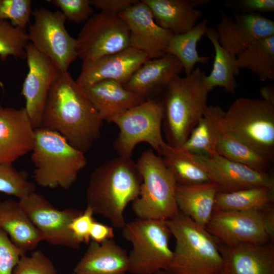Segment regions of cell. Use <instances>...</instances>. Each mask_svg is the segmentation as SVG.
<instances>
[{"label": "cell", "mask_w": 274, "mask_h": 274, "mask_svg": "<svg viewBox=\"0 0 274 274\" xmlns=\"http://www.w3.org/2000/svg\"><path fill=\"white\" fill-rule=\"evenodd\" d=\"M104 121L82 88L58 71L48 92L40 127L56 132L85 153L100 138Z\"/></svg>", "instance_id": "obj_1"}, {"label": "cell", "mask_w": 274, "mask_h": 274, "mask_svg": "<svg viewBox=\"0 0 274 274\" xmlns=\"http://www.w3.org/2000/svg\"><path fill=\"white\" fill-rule=\"evenodd\" d=\"M142 178L131 157L118 156L98 166L90 175L86 196L94 214L108 219L112 227L123 228L124 212L139 196Z\"/></svg>", "instance_id": "obj_2"}, {"label": "cell", "mask_w": 274, "mask_h": 274, "mask_svg": "<svg viewBox=\"0 0 274 274\" xmlns=\"http://www.w3.org/2000/svg\"><path fill=\"white\" fill-rule=\"evenodd\" d=\"M206 76L196 67L188 76H176L166 87L162 126L168 145L183 146L202 116L210 92Z\"/></svg>", "instance_id": "obj_3"}, {"label": "cell", "mask_w": 274, "mask_h": 274, "mask_svg": "<svg viewBox=\"0 0 274 274\" xmlns=\"http://www.w3.org/2000/svg\"><path fill=\"white\" fill-rule=\"evenodd\" d=\"M32 177L40 186L68 189L87 164L85 153L71 145L58 133L35 128L31 151Z\"/></svg>", "instance_id": "obj_4"}, {"label": "cell", "mask_w": 274, "mask_h": 274, "mask_svg": "<svg viewBox=\"0 0 274 274\" xmlns=\"http://www.w3.org/2000/svg\"><path fill=\"white\" fill-rule=\"evenodd\" d=\"M166 223L176 239L167 270L176 274H221L223 260L218 243L206 228L180 212Z\"/></svg>", "instance_id": "obj_5"}, {"label": "cell", "mask_w": 274, "mask_h": 274, "mask_svg": "<svg viewBox=\"0 0 274 274\" xmlns=\"http://www.w3.org/2000/svg\"><path fill=\"white\" fill-rule=\"evenodd\" d=\"M136 163L142 178L139 197L132 202L138 218L167 220L179 211L176 180L152 149L143 152Z\"/></svg>", "instance_id": "obj_6"}, {"label": "cell", "mask_w": 274, "mask_h": 274, "mask_svg": "<svg viewBox=\"0 0 274 274\" xmlns=\"http://www.w3.org/2000/svg\"><path fill=\"white\" fill-rule=\"evenodd\" d=\"M224 130L270 161L274 158V103L240 97L225 112Z\"/></svg>", "instance_id": "obj_7"}, {"label": "cell", "mask_w": 274, "mask_h": 274, "mask_svg": "<svg viewBox=\"0 0 274 274\" xmlns=\"http://www.w3.org/2000/svg\"><path fill=\"white\" fill-rule=\"evenodd\" d=\"M122 229L123 236L132 245L128 272L154 274L168 268L173 251L169 246L172 234L166 220L138 218L126 223Z\"/></svg>", "instance_id": "obj_8"}, {"label": "cell", "mask_w": 274, "mask_h": 274, "mask_svg": "<svg viewBox=\"0 0 274 274\" xmlns=\"http://www.w3.org/2000/svg\"><path fill=\"white\" fill-rule=\"evenodd\" d=\"M206 228L218 243L226 246L273 243V204L262 211L214 210Z\"/></svg>", "instance_id": "obj_9"}, {"label": "cell", "mask_w": 274, "mask_h": 274, "mask_svg": "<svg viewBox=\"0 0 274 274\" xmlns=\"http://www.w3.org/2000/svg\"><path fill=\"white\" fill-rule=\"evenodd\" d=\"M163 109L161 102L146 100L112 117L119 132L113 143L118 156L131 157L136 145L146 143L158 153L165 142L162 134Z\"/></svg>", "instance_id": "obj_10"}, {"label": "cell", "mask_w": 274, "mask_h": 274, "mask_svg": "<svg viewBox=\"0 0 274 274\" xmlns=\"http://www.w3.org/2000/svg\"><path fill=\"white\" fill-rule=\"evenodd\" d=\"M32 14L34 21L27 31L29 43L50 59L60 72H68L78 54L76 39L66 30L65 16L59 10L52 12L42 7Z\"/></svg>", "instance_id": "obj_11"}, {"label": "cell", "mask_w": 274, "mask_h": 274, "mask_svg": "<svg viewBox=\"0 0 274 274\" xmlns=\"http://www.w3.org/2000/svg\"><path fill=\"white\" fill-rule=\"evenodd\" d=\"M76 41L78 57L91 61L129 47V30L119 15L100 12L85 22Z\"/></svg>", "instance_id": "obj_12"}, {"label": "cell", "mask_w": 274, "mask_h": 274, "mask_svg": "<svg viewBox=\"0 0 274 274\" xmlns=\"http://www.w3.org/2000/svg\"><path fill=\"white\" fill-rule=\"evenodd\" d=\"M19 201L43 241L71 249L80 248L81 244L74 237L69 226L82 211L73 208L58 210L35 191Z\"/></svg>", "instance_id": "obj_13"}, {"label": "cell", "mask_w": 274, "mask_h": 274, "mask_svg": "<svg viewBox=\"0 0 274 274\" xmlns=\"http://www.w3.org/2000/svg\"><path fill=\"white\" fill-rule=\"evenodd\" d=\"M221 13L216 26L218 41L227 51L237 56L256 42L274 35V22L260 13Z\"/></svg>", "instance_id": "obj_14"}, {"label": "cell", "mask_w": 274, "mask_h": 274, "mask_svg": "<svg viewBox=\"0 0 274 274\" xmlns=\"http://www.w3.org/2000/svg\"><path fill=\"white\" fill-rule=\"evenodd\" d=\"M28 71L22 85L21 93L24 107L35 128H39L46 100L59 71L48 57L29 43L26 47Z\"/></svg>", "instance_id": "obj_15"}, {"label": "cell", "mask_w": 274, "mask_h": 274, "mask_svg": "<svg viewBox=\"0 0 274 274\" xmlns=\"http://www.w3.org/2000/svg\"><path fill=\"white\" fill-rule=\"evenodd\" d=\"M196 155L218 192H231L258 187L274 189V178L268 172L254 170L217 154Z\"/></svg>", "instance_id": "obj_16"}, {"label": "cell", "mask_w": 274, "mask_h": 274, "mask_svg": "<svg viewBox=\"0 0 274 274\" xmlns=\"http://www.w3.org/2000/svg\"><path fill=\"white\" fill-rule=\"evenodd\" d=\"M119 16L128 29L129 47L143 52L149 59L159 58L166 54L174 35L155 22L150 9L142 1Z\"/></svg>", "instance_id": "obj_17"}, {"label": "cell", "mask_w": 274, "mask_h": 274, "mask_svg": "<svg viewBox=\"0 0 274 274\" xmlns=\"http://www.w3.org/2000/svg\"><path fill=\"white\" fill-rule=\"evenodd\" d=\"M148 59L143 52L128 47L119 52L83 62L76 81L82 88L104 80H114L123 85Z\"/></svg>", "instance_id": "obj_18"}, {"label": "cell", "mask_w": 274, "mask_h": 274, "mask_svg": "<svg viewBox=\"0 0 274 274\" xmlns=\"http://www.w3.org/2000/svg\"><path fill=\"white\" fill-rule=\"evenodd\" d=\"M35 128L25 108L0 105V163L11 164L31 152Z\"/></svg>", "instance_id": "obj_19"}, {"label": "cell", "mask_w": 274, "mask_h": 274, "mask_svg": "<svg viewBox=\"0 0 274 274\" xmlns=\"http://www.w3.org/2000/svg\"><path fill=\"white\" fill-rule=\"evenodd\" d=\"M218 243L223 260L221 274H274V244Z\"/></svg>", "instance_id": "obj_20"}, {"label": "cell", "mask_w": 274, "mask_h": 274, "mask_svg": "<svg viewBox=\"0 0 274 274\" xmlns=\"http://www.w3.org/2000/svg\"><path fill=\"white\" fill-rule=\"evenodd\" d=\"M150 9L155 22L174 35L192 29L202 17L196 8L207 5L210 0H142Z\"/></svg>", "instance_id": "obj_21"}, {"label": "cell", "mask_w": 274, "mask_h": 274, "mask_svg": "<svg viewBox=\"0 0 274 274\" xmlns=\"http://www.w3.org/2000/svg\"><path fill=\"white\" fill-rule=\"evenodd\" d=\"M82 89L104 121L109 122L147 100L114 80L102 81Z\"/></svg>", "instance_id": "obj_22"}, {"label": "cell", "mask_w": 274, "mask_h": 274, "mask_svg": "<svg viewBox=\"0 0 274 274\" xmlns=\"http://www.w3.org/2000/svg\"><path fill=\"white\" fill-rule=\"evenodd\" d=\"M183 70L174 56L165 54L142 64L123 85L125 88L145 98L155 90L167 86Z\"/></svg>", "instance_id": "obj_23"}, {"label": "cell", "mask_w": 274, "mask_h": 274, "mask_svg": "<svg viewBox=\"0 0 274 274\" xmlns=\"http://www.w3.org/2000/svg\"><path fill=\"white\" fill-rule=\"evenodd\" d=\"M128 254L113 239L101 244L92 241L77 264L76 274H126Z\"/></svg>", "instance_id": "obj_24"}, {"label": "cell", "mask_w": 274, "mask_h": 274, "mask_svg": "<svg viewBox=\"0 0 274 274\" xmlns=\"http://www.w3.org/2000/svg\"><path fill=\"white\" fill-rule=\"evenodd\" d=\"M0 228L24 254L34 250L43 241L19 201L0 200Z\"/></svg>", "instance_id": "obj_25"}, {"label": "cell", "mask_w": 274, "mask_h": 274, "mask_svg": "<svg viewBox=\"0 0 274 274\" xmlns=\"http://www.w3.org/2000/svg\"><path fill=\"white\" fill-rule=\"evenodd\" d=\"M218 192L216 185L212 182L177 184L175 194L179 211L206 228L214 211Z\"/></svg>", "instance_id": "obj_26"}, {"label": "cell", "mask_w": 274, "mask_h": 274, "mask_svg": "<svg viewBox=\"0 0 274 274\" xmlns=\"http://www.w3.org/2000/svg\"><path fill=\"white\" fill-rule=\"evenodd\" d=\"M225 112L218 106H208L182 146L195 154L212 156L217 154L216 148L218 141L225 131Z\"/></svg>", "instance_id": "obj_27"}, {"label": "cell", "mask_w": 274, "mask_h": 274, "mask_svg": "<svg viewBox=\"0 0 274 274\" xmlns=\"http://www.w3.org/2000/svg\"><path fill=\"white\" fill-rule=\"evenodd\" d=\"M158 153L177 184L189 185L211 182L196 154L182 146L174 147L165 142Z\"/></svg>", "instance_id": "obj_28"}, {"label": "cell", "mask_w": 274, "mask_h": 274, "mask_svg": "<svg viewBox=\"0 0 274 274\" xmlns=\"http://www.w3.org/2000/svg\"><path fill=\"white\" fill-rule=\"evenodd\" d=\"M205 35L213 44L215 50L213 69L205 78L209 91L220 87L227 92L235 93L237 88L235 76L239 71L236 56L220 45L215 29L208 27Z\"/></svg>", "instance_id": "obj_29"}, {"label": "cell", "mask_w": 274, "mask_h": 274, "mask_svg": "<svg viewBox=\"0 0 274 274\" xmlns=\"http://www.w3.org/2000/svg\"><path fill=\"white\" fill-rule=\"evenodd\" d=\"M208 21L204 18L187 32L173 35L166 48L165 53L176 57L182 65L186 76L190 75L196 64L208 63L209 56H199L197 50V43L205 35Z\"/></svg>", "instance_id": "obj_30"}, {"label": "cell", "mask_w": 274, "mask_h": 274, "mask_svg": "<svg viewBox=\"0 0 274 274\" xmlns=\"http://www.w3.org/2000/svg\"><path fill=\"white\" fill-rule=\"evenodd\" d=\"M274 189L254 187L231 192H218L214 210L229 211H262L273 204Z\"/></svg>", "instance_id": "obj_31"}, {"label": "cell", "mask_w": 274, "mask_h": 274, "mask_svg": "<svg viewBox=\"0 0 274 274\" xmlns=\"http://www.w3.org/2000/svg\"><path fill=\"white\" fill-rule=\"evenodd\" d=\"M238 67L248 70L265 82L274 80V35L254 43L236 56Z\"/></svg>", "instance_id": "obj_32"}, {"label": "cell", "mask_w": 274, "mask_h": 274, "mask_svg": "<svg viewBox=\"0 0 274 274\" xmlns=\"http://www.w3.org/2000/svg\"><path fill=\"white\" fill-rule=\"evenodd\" d=\"M216 153L232 161L261 172H268L270 161L243 142L224 131L219 138Z\"/></svg>", "instance_id": "obj_33"}, {"label": "cell", "mask_w": 274, "mask_h": 274, "mask_svg": "<svg viewBox=\"0 0 274 274\" xmlns=\"http://www.w3.org/2000/svg\"><path fill=\"white\" fill-rule=\"evenodd\" d=\"M29 43L26 29L15 27L6 20H0V59L9 56L26 58V47Z\"/></svg>", "instance_id": "obj_34"}, {"label": "cell", "mask_w": 274, "mask_h": 274, "mask_svg": "<svg viewBox=\"0 0 274 274\" xmlns=\"http://www.w3.org/2000/svg\"><path fill=\"white\" fill-rule=\"evenodd\" d=\"M35 191V185L26 172L17 170L11 164L0 163V192L20 200Z\"/></svg>", "instance_id": "obj_35"}, {"label": "cell", "mask_w": 274, "mask_h": 274, "mask_svg": "<svg viewBox=\"0 0 274 274\" xmlns=\"http://www.w3.org/2000/svg\"><path fill=\"white\" fill-rule=\"evenodd\" d=\"M30 0H0V20H6L13 26L26 29L32 14Z\"/></svg>", "instance_id": "obj_36"}, {"label": "cell", "mask_w": 274, "mask_h": 274, "mask_svg": "<svg viewBox=\"0 0 274 274\" xmlns=\"http://www.w3.org/2000/svg\"><path fill=\"white\" fill-rule=\"evenodd\" d=\"M12 274H57L53 262L42 251H33L31 255H22Z\"/></svg>", "instance_id": "obj_37"}, {"label": "cell", "mask_w": 274, "mask_h": 274, "mask_svg": "<svg viewBox=\"0 0 274 274\" xmlns=\"http://www.w3.org/2000/svg\"><path fill=\"white\" fill-rule=\"evenodd\" d=\"M55 7L59 9L66 20L80 24L86 22L94 13L90 0H50Z\"/></svg>", "instance_id": "obj_38"}, {"label": "cell", "mask_w": 274, "mask_h": 274, "mask_svg": "<svg viewBox=\"0 0 274 274\" xmlns=\"http://www.w3.org/2000/svg\"><path fill=\"white\" fill-rule=\"evenodd\" d=\"M24 254L0 228V274H12Z\"/></svg>", "instance_id": "obj_39"}, {"label": "cell", "mask_w": 274, "mask_h": 274, "mask_svg": "<svg viewBox=\"0 0 274 274\" xmlns=\"http://www.w3.org/2000/svg\"><path fill=\"white\" fill-rule=\"evenodd\" d=\"M94 213L87 206L86 208L76 216L70 224L69 228L76 239L81 244L90 242V231L93 222Z\"/></svg>", "instance_id": "obj_40"}, {"label": "cell", "mask_w": 274, "mask_h": 274, "mask_svg": "<svg viewBox=\"0 0 274 274\" xmlns=\"http://www.w3.org/2000/svg\"><path fill=\"white\" fill-rule=\"evenodd\" d=\"M226 6L235 13H260L274 11L273 0H230Z\"/></svg>", "instance_id": "obj_41"}, {"label": "cell", "mask_w": 274, "mask_h": 274, "mask_svg": "<svg viewBox=\"0 0 274 274\" xmlns=\"http://www.w3.org/2000/svg\"><path fill=\"white\" fill-rule=\"evenodd\" d=\"M138 0H90L94 7L104 12L119 15L137 3Z\"/></svg>", "instance_id": "obj_42"}, {"label": "cell", "mask_w": 274, "mask_h": 274, "mask_svg": "<svg viewBox=\"0 0 274 274\" xmlns=\"http://www.w3.org/2000/svg\"><path fill=\"white\" fill-rule=\"evenodd\" d=\"M114 236V229L112 226L96 221L93 222L90 237L92 241L101 244L105 241L112 239Z\"/></svg>", "instance_id": "obj_43"}, {"label": "cell", "mask_w": 274, "mask_h": 274, "mask_svg": "<svg viewBox=\"0 0 274 274\" xmlns=\"http://www.w3.org/2000/svg\"><path fill=\"white\" fill-rule=\"evenodd\" d=\"M260 93L263 97V99L274 103V92L273 87L271 85L263 87L260 89Z\"/></svg>", "instance_id": "obj_44"}, {"label": "cell", "mask_w": 274, "mask_h": 274, "mask_svg": "<svg viewBox=\"0 0 274 274\" xmlns=\"http://www.w3.org/2000/svg\"><path fill=\"white\" fill-rule=\"evenodd\" d=\"M154 274H176L167 270H160Z\"/></svg>", "instance_id": "obj_45"}, {"label": "cell", "mask_w": 274, "mask_h": 274, "mask_svg": "<svg viewBox=\"0 0 274 274\" xmlns=\"http://www.w3.org/2000/svg\"><path fill=\"white\" fill-rule=\"evenodd\" d=\"M73 274H76V273H73Z\"/></svg>", "instance_id": "obj_46"}]
</instances>
